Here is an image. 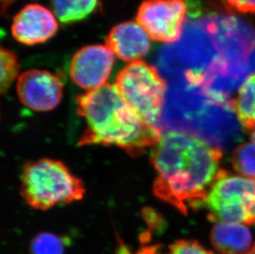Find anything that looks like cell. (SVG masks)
Returning a JSON list of instances; mask_svg holds the SVG:
<instances>
[{
  "label": "cell",
  "instance_id": "6da1fadb",
  "mask_svg": "<svg viewBox=\"0 0 255 254\" xmlns=\"http://www.w3.org/2000/svg\"><path fill=\"white\" fill-rule=\"evenodd\" d=\"M222 157L220 149L185 132L162 134L150 156L156 172L154 194L183 214L203 206L222 172Z\"/></svg>",
  "mask_w": 255,
  "mask_h": 254
},
{
  "label": "cell",
  "instance_id": "7a4b0ae2",
  "mask_svg": "<svg viewBox=\"0 0 255 254\" xmlns=\"http://www.w3.org/2000/svg\"><path fill=\"white\" fill-rule=\"evenodd\" d=\"M85 131L80 146L100 144L116 146L131 156H139L159 141L158 127L144 123L118 91L116 84H106L76 99Z\"/></svg>",
  "mask_w": 255,
  "mask_h": 254
},
{
  "label": "cell",
  "instance_id": "3957f363",
  "mask_svg": "<svg viewBox=\"0 0 255 254\" xmlns=\"http://www.w3.org/2000/svg\"><path fill=\"white\" fill-rule=\"evenodd\" d=\"M20 192L28 206L46 211L59 204L83 199L85 188L62 162L41 158L25 164Z\"/></svg>",
  "mask_w": 255,
  "mask_h": 254
},
{
  "label": "cell",
  "instance_id": "277c9868",
  "mask_svg": "<svg viewBox=\"0 0 255 254\" xmlns=\"http://www.w3.org/2000/svg\"><path fill=\"white\" fill-rule=\"evenodd\" d=\"M115 84L144 123L159 128L167 86L155 67L143 60L129 63L118 74Z\"/></svg>",
  "mask_w": 255,
  "mask_h": 254
},
{
  "label": "cell",
  "instance_id": "5b68a950",
  "mask_svg": "<svg viewBox=\"0 0 255 254\" xmlns=\"http://www.w3.org/2000/svg\"><path fill=\"white\" fill-rule=\"evenodd\" d=\"M205 204L212 221L255 224V180L231 175L222 170Z\"/></svg>",
  "mask_w": 255,
  "mask_h": 254
},
{
  "label": "cell",
  "instance_id": "8992f818",
  "mask_svg": "<svg viewBox=\"0 0 255 254\" xmlns=\"http://www.w3.org/2000/svg\"><path fill=\"white\" fill-rule=\"evenodd\" d=\"M184 0H144L136 15V22L153 41L173 43L180 38L185 22Z\"/></svg>",
  "mask_w": 255,
  "mask_h": 254
},
{
  "label": "cell",
  "instance_id": "52a82bcc",
  "mask_svg": "<svg viewBox=\"0 0 255 254\" xmlns=\"http://www.w3.org/2000/svg\"><path fill=\"white\" fill-rule=\"evenodd\" d=\"M114 61L115 55L108 46H85L73 55L70 65V77L81 89L92 91L107 84Z\"/></svg>",
  "mask_w": 255,
  "mask_h": 254
},
{
  "label": "cell",
  "instance_id": "ba28073f",
  "mask_svg": "<svg viewBox=\"0 0 255 254\" xmlns=\"http://www.w3.org/2000/svg\"><path fill=\"white\" fill-rule=\"evenodd\" d=\"M20 102L36 112L53 110L61 101L63 83L60 77L47 70H30L17 79Z\"/></svg>",
  "mask_w": 255,
  "mask_h": 254
},
{
  "label": "cell",
  "instance_id": "9c48e42d",
  "mask_svg": "<svg viewBox=\"0 0 255 254\" xmlns=\"http://www.w3.org/2000/svg\"><path fill=\"white\" fill-rule=\"evenodd\" d=\"M58 22L50 10L39 4H28L13 18L12 34L27 46L44 43L56 33Z\"/></svg>",
  "mask_w": 255,
  "mask_h": 254
},
{
  "label": "cell",
  "instance_id": "30bf717a",
  "mask_svg": "<svg viewBox=\"0 0 255 254\" xmlns=\"http://www.w3.org/2000/svg\"><path fill=\"white\" fill-rule=\"evenodd\" d=\"M105 46L120 60L132 63L149 52L150 37L137 22H122L109 32Z\"/></svg>",
  "mask_w": 255,
  "mask_h": 254
},
{
  "label": "cell",
  "instance_id": "8fae6325",
  "mask_svg": "<svg viewBox=\"0 0 255 254\" xmlns=\"http://www.w3.org/2000/svg\"><path fill=\"white\" fill-rule=\"evenodd\" d=\"M211 241L222 254H247L252 249L251 231L238 223L217 222L212 229Z\"/></svg>",
  "mask_w": 255,
  "mask_h": 254
},
{
  "label": "cell",
  "instance_id": "7c38bea8",
  "mask_svg": "<svg viewBox=\"0 0 255 254\" xmlns=\"http://www.w3.org/2000/svg\"><path fill=\"white\" fill-rule=\"evenodd\" d=\"M234 110L241 125L246 129H255V74L248 77L239 89L233 101Z\"/></svg>",
  "mask_w": 255,
  "mask_h": 254
},
{
  "label": "cell",
  "instance_id": "4fadbf2b",
  "mask_svg": "<svg viewBox=\"0 0 255 254\" xmlns=\"http://www.w3.org/2000/svg\"><path fill=\"white\" fill-rule=\"evenodd\" d=\"M99 0H51L54 12L60 22H75L91 13Z\"/></svg>",
  "mask_w": 255,
  "mask_h": 254
},
{
  "label": "cell",
  "instance_id": "5bb4252c",
  "mask_svg": "<svg viewBox=\"0 0 255 254\" xmlns=\"http://www.w3.org/2000/svg\"><path fill=\"white\" fill-rule=\"evenodd\" d=\"M231 161L237 173L255 180V143L241 144L234 152Z\"/></svg>",
  "mask_w": 255,
  "mask_h": 254
},
{
  "label": "cell",
  "instance_id": "9a60e30c",
  "mask_svg": "<svg viewBox=\"0 0 255 254\" xmlns=\"http://www.w3.org/2000/svg\"><path fill=\"white\" fill-rule=\"evenodd\" d=\"M19 62L17 55L9 50L1 48V93L4 94L19 74Z\"/></svg>",
  "mask_w": 255,
  "mask_h": 254
},
{
  "label": "cell",
  "instance_id": "2e32d148",
  "mask_svg": "<svg viewBox=\"0 0 255 254\" xmlns=\"http://www.w3.org/2000/svg\"><path fill=\"white\" fill-rule=\"evenodd\" d=\"M31 249L32 254H64L65 245L56 235L43 233L34 239Z\"/></svg>",
  "mask_w": 255,
  "mask_h": 254
},
{
  "label": "cell",
  "instance_id": "e0dca14e",
  "mask_svg": "<svg viewBox=\"0 0 255 254\" xmlns=\"http://www.w3.org/2000/svg\"><path fill=\"white\" fill-rule=\"evenodd\" d=\"M166 254H213L193 240H179L169 247Z\"/></svg>",
  "mask_w": 255,
  "mask_h": 254
},
{
  "label": "cell",
  "instance_id": "ac0fdd59",
  "mask_svg": "<svg viewBox=\"0 0 255 254\" xmlns=\"http://www.w3.org/2000/svg\"><path fill=\"white\" fill-rule=\"evenodd\" d=\"M230 8L246 14L255 13V0H223Z\"/></svg>",
  "mask_w": 255,
  "mask_h": 254
},
{
  "label": "cell",
  "instance_id": "d6986e66",
  "mask_svg": "<svg viewBox=\"0 0 255 254\" xmlns=\"http://www.w3.org/2000/svg\"><path fill=\"white\" fill-rule=\"evenodd\" d=\"M16 0H1V5H2V12L4 13L5 11L8 9L10 5L12 4V2H15Z\"/></svg>",
  "mask_w": 255,
  "mask_h": 254
},
{
  "label": "cell",
  "instance_id": "ffe728a7",
  "mask_svg": "<svg viewBox=\"0 0 255 254\" xmlns=\"http://www.w3.org/2000/svg\"><path fill=\"white\" fill-rule=\"evenodd\" d=\"M247 254H255V245H254L252 249H251V251L248 253Z\"/></svg>",
  "mask_w": 255,
  "mask_h": 254
},
{
  "label": "cell",
  "instance_id": "44dd1931",
  "mask_svg": "<svg viewBox=\"0 0 255 254\" xmlns=\"http://www.w3.org/2000/svg\"><path fill=\"white\" fill-rule=\"evenodd\" d=\"M251 137H252V139H253L254 141L255 142V129H253V132H252Z\"/></svg>",
  "mask_w": 255,
  "mask_h": 254
}]
</instances>
